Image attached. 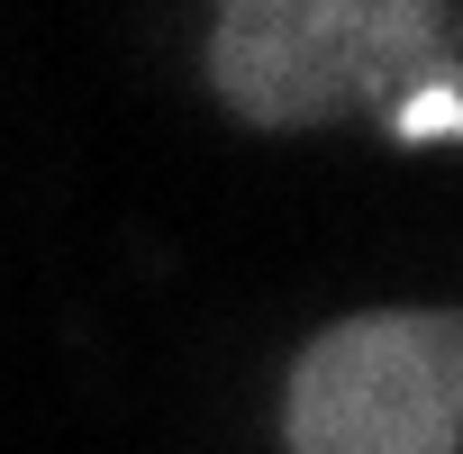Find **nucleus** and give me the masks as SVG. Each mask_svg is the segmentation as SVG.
Returning a JSON list of instances; mask_svg holds the SVG:
<instances>
[{"instance_id": "7ed1b4c3", "label": "nucleus", "mask_w": 463, "mask_h": 454, "mask_svg": "<svg viewBox=\"0 0 463 454\" xmlns=\"http://www.w3.org/2000/svg\"><path fill=\"white\" fill-rule=\"evenodd\" d=\"M400 146H445L454 128H463V73H436V82H418L391 118H382Z\"/></svg>"}, {"instance_id": "f257e3e1", "label": "nucleus", "mask_w": 463, "mask_h": 454, "mask_svg": "<svg viewBox=\"0 0 463 454\" xmlns=\"http://www.w3.org/2000/svg\"><path fill=\"white\" fill-rule=\"evenodd\" d=\"M454 0H218L209 91L246 128L391 118L418 82L463 73Z\"/></svg>"}, {"instance_id": "f03ea898", "label": "nucleus", "mask_w": 463, "mask_h": 454, "mask_svg": "<svg viewBox=\"0 0 463 454\" xmlns=\"http://www.w3.org/2000/svg\"><path fill=\"white\" fill-rule=\"evenodd\" d=\"M291 454H463V318L354 309L318 327L282 391Z\"/></svg>"}]
</instances>
